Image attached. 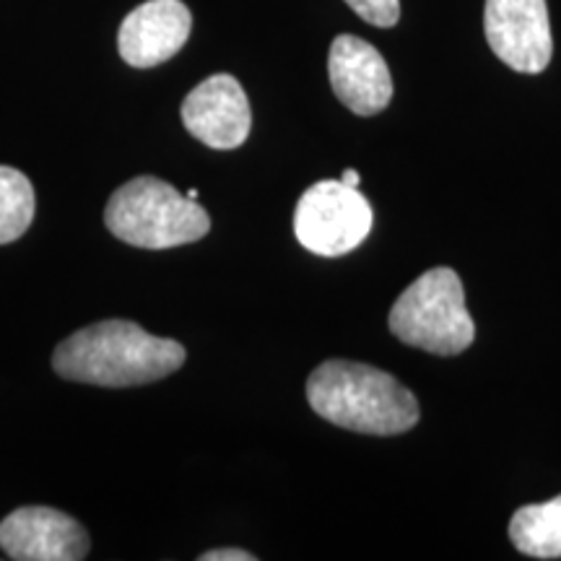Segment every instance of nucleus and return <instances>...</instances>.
<instances>
[{"label": "nucleus", "mask_w": 561, "mask_h": 561, "mask_svg": "<svg viewBox=\"0 0 561 561\" xmlns=\"http://www.w3.org/2000/svg\"><path fill=\"white\" fill-rule=\"evenodd\" d=\"M191 30V9L182 0H146L121 24L117 50L133 68H153L185 47Z\"/></svg>", "instance_id": "9"}, {"label": "nucleus", "mask_w": 561, "mask_h": 561, "mask_svg": "<svg viewBox=\"0 0 561 561\" xmlns=\"http://www.w3.org/2000/svg\"><path fill=\"white\" fill-rule=\"evenodd\" d=\"M201 561H255V557L242 549H216L201 553Z\"/></svg>", "instance_id": "14"}, {"label": "nucleus", "mask_w": 561, "mask_h": 561, "mask_svg": "<svg viewBox=\"0 0 561 561\" xmlns=\"http://www.w3.org/2000/svg\"><path fill=\"white\" fill-rule=\"evenodd\" d=\"M390 331L409 346L437 356H458L476 339L466 310L462 280L453 268H432L398 297L390 310Z\"/></svg>", "instance_id": "4"}, {"label": "nucleus", "mask_w": 561, "mask_h": 561, "mask_svg": "<svg viewBox=\"0 0 561 561\" xmlns=\"http://www.w3.org/2000/svg\"><path fill=\"white\" fill-rule=\"evenodd\" d=\"M510 538L525 557L561 559V494L517 510L510 523Z\"/></svg>", "instance_id": "11"}, {"label": "nucleus", "mask_w": 561, "mask_h": 561, "mask_svg": "<svg viewBox=\"0 0 561 561\" xmlns=\"http://www.w3.org/2000/svg\"><path fill=\"white\" fill-rule=\"evenodd\" d=\"M182 125L208 149H240L252 128V112L242 83L229 73H216L198 83L182 102Z\"/></svg>", "instance_id": "7"}, {"label": "nucleus", "mask_w": 561, "mask_h": 561, "mask_svg": "<svg viewBox=\"0 0 561 561\" xmlns=\"http://www.w3.org/2000/svg\"><path fill=\"white\" fill-rule=\"evenodd\" d=\"M104 224L117 240L144 250L180 248L210 231V216L198 201L151 174H140L112 193Z\"/></svg>", "instance_id": "3"}, {"label": "nucleus", "mask_w": 561, "mask_h": 561, "mask_svg": "<svg viewBox=\"0 0 561 561\" xmlns=\"http://www.w3.org/2000/svg\"><path fill=\"white\" fill-rule=\"evenodd\" d=\"M341 182H343V185H348V187H359L362 178H359V172H356V170H346L341 174Z\"/></svg>", "instance_id": "15"}, {"label": "nucleus", "mask_w": 561, "mask_h": 561, "mask_svg": "<svg viewBox=\"0 0 561 561\" xmlns=\"http://www.w3.org/2000/svg\"><path fill=\"white\" fill-rule=\"evenodd\" d=\"M483 32L491 53L517 73H541L551 62L546 0H486Z\"/></svg>", "instance_id": "6"}, {"label": "nucleus", "mask_w": 561, "mask_h": 561, "mask_svg": "<svg viewBox=\"0 0 561 561\" xmlns=\"http://www.w3.org/2000/svg\"><path fill=\"white\" fill-rule=\"evenodd\" d=\"M312 411L341 430L392 437L416 426L419 401L388 371L369 364L322 362L307 380Z\"/></svg>", "instance_id": "2"}, {"label": "nucleus", "mask_w": 561, "mask_h": 561, "mask_svg": "<svg viewBox=\"0 0 561 561\" xmlns=\"http://www.w3.org/2000/svg\"><path fill=\"white\" fill-rule=\"evenodd\" d=\"M89 546L87 528L53 507H19L0 523V549L13 561H81Z\"/></svg>", "instance_id": "8"}, {"label": "nucleus", "mask_w": 561, "mask_h": 561, "mask_svg": "<svg viewBox=\"0 0 561 561\" xmlns=\"http://www.w3.org/2000/svg\"><path fill=\"white\" fill-rule=\"evenodd\" d=\"M328 76L335 96L354 115H377L392 100L388 62L377 53V47L354 34H341L333 39L328 53Z\"/></svg>", "instance_id": "10"}, {"label": "nucleus", "mask_w": 561, "mask_h": 561, "mask_svg": "<svg viewBox=\"0 0 561 561\" xmlns=\"http://www.w3.org/2000/svg\"><path fill=\"white\" fill-rule=\"evenodd\" d=\"M187 195V198H193V201H198V191H195V187H191V191H187L185 193Z\"/></svg>", "instance_id": "16"}, {"label": "nucleus", "mask_w": 561, "mask_h": 561, "mask_svg": "<svg viewBox=\"0 0 561 561\" xmlns=\"http://www.w3.org/2000/svg\"><path fill=\"white\" fill-rule=\"evenodd\" d=\"M34 187L24 172L0 167V244L26 234L34 221Z\"/></svg>", "instance_id": "12"}, {"label": "nucleus", "mask_w": 561, "mask_h": 561, "mask_svg": "<svg viewBox=\"0 0 561 561\" xmlns=\"http://www.w3.org/2000/svg\"><path fill=\"white\" fill-rule=\"evenodd\" d=\"M185 359L180 341L146 333L130 320H102L60 341L53 369L70 382L136 388L174 375Z\"/></svg>", "instance_id": "1"}, {"label": "nucleus", "mask_w": 561, "mask_h": 561, "mask_svg": "<svg viewBox=\"0 0 561 561\" xmlns=\"http://www.w3.org/2000/svg\"><path fill=\"white\" fill-rule=\"evenodd\" d=\"M375 214L359 187L322 180L305 191L294 210V234L305 250L320 257L348 255L367 240Z\"/></svg>", "instance_id": "5"}, {"label": "nucleus", "mask_w": 561, "mask_h": 561, "mask_svg": "<svg viewBox=\"0 0 561 561\" xmlns=\"http://www.w3.org/2000/svg\"><path fill=\"white\" fill-rule=\"evenodd\" d=\"M346 3L367 24L380 26V30L396 26L398 19H401V0H346Z\"/></svg>", "instance_id": "13"}]
</instances>
